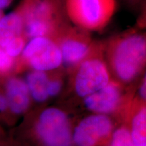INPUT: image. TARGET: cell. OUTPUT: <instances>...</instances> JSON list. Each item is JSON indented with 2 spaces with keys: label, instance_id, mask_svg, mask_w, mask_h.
Returning <instances> with one entry per match:
<instances>
[{
  "label": "cell",
  "instance_id": "5b68a950",
  "mask_svg": "<svg viewBox=\"0 0 146 146\" xmlns=\"http://www.w3.org/2000/svg\"><path fill=\"white\" fill-rule=\"evenodd\" d=\"M104 44L95 43L90 54L78 64L74 78L76 94L85 98L110 83V74L106 64L102 57Z\"/></svg>",
  "mask_w": 146,
  "mask_h": 146
},
{
  "label": "cell",
  "instance_id": "ac0fdd59",
  "mask_svg": "<svg viewBox=\"0 0 146 146\" xmlns=\"http://www.w3.org/2000/svg\"><path fill=\"white\" fill-rule=\"evenodd\" d=\"M0 146H23L14 135L12 128L0 123Z\"/></svg>",
  "mask_w": 146,
  "mask_h": 146
},
{
  "label": "cell",
  "instance_id": "9a60e30c",
  "mask_svg": "<svg viewBox=\"0 0 146 146\" xmlns=\"http://www.w3.org/2000/svg\"><path fill=\"white\" fill-rule=\"evenodd\" d=\"M111 146H135L130 130L125 127L116 129L112 135Z\"/></svg>",
  "mask_w": 146,
  "mask_h": 146
},
{
  "label": "cell",
  "instance_id": "ba28073f",
  "mask_svg": "<svg viewBox=\"0 0 146 146\" xmlns=\"http://www.w3.org/2000/svg\"><path fill=\"white\" fill-rule=\"evenodd\" d=\"M0 82L8 100L12 128L18 118L28 113L33 100L25 78L12 74Z\"/></svg>",
  "mask_w": 146,
  "mask_h": 146
},
{
  "label": "cell",
  "instance_id": "52a82bcc",
  "mask_svg": "<svg viewBox=\"0 0 146 146\" xmlns=\"http://www.w3.org/2000/svg\"><path fill=\"white\" fill-rule=\"evenodd\" d=\"M54 39L60 47L63 64L68 66L78 64L90 54L95 45L88 31L69 24L60 31Z\"/></svg>",
  "mask_w": 146,
  "mask_h": 146
},
{
  "label": "cell",
  "instance_id": "30bf717a",
  "mask_svg": "<svg viewBox=\"0 0 146 146\" xmlns=\"http://www.w3.org/2000/svg\"><path fill=\"white\" fill-rule=\"evenodd\" d=\"M121 96L119 86L110 81L106 86L84 98V103L87 109L96 114H109L117 109Z\"/></svg>",
  "mask_w": 146,
  "mask_h": 146
},
{
  "label": "cell",
  "instance_id": "8992f818",
  "mask_svg": "<svg viewBox=\"0 0 146 146\" xmlns=\"http://www.w3.org/2000/svg\"><path fill=\"white\" fill-rule=\"evenodd\" d=\"M20 58L31 70L44 72L56 70L63 64L59 45L50 36H37L28 40Z\"/></svg>",
  "mask_w": 146,
  "mask_h": 146
},
{
  "label": "cell",
  "instance_id": "7c38bea8",
  "mask_svg": "<svg viewBox=\"0 0 146 146\" xmlns=\"http://www.w3.org/2000/svg\"><path fill=\"white\" fill-rule=\"evenodd\" d=\"M50 76L47 72L31 70L27 74L26 82L32 100L38 103H43L50 98L48 86Z\"/></svg>",
  "mask_w": 146,
  "mask_h": 146
},
{
  "label": "cell",
  "instance_id": "9c48e42d",
  "mask_svg": "<svg viewBox=\"0 0 146 146\" xmlns=\"http://www.w3.org/2000/svg\"><path fill=\"white\" fill-rule=\"evenodd\" d=\"M113 129L110 118L96 114L85 118L76 126L72 139L77 146H95L107 138Z\"/></svg>",
  "mask_w": 146,
  "mask_h": 146
},
{
  "label": "cell",
  "instance_id": "4fadbf2b",
  "mask_svg": "<svg viewBox=\"0 0 146 146\" xmlns=\"http://www.w3.org/2000/svg\"><path fill=\"white\" fill-rule=\"evenodd\" d=\"M130 131L135 146H146V104L140 100L132 115Z\"/></svg>",
  "mask_w": 146,
  "mask_h": 146
},
{
  "label": "cell",
  "instance_id": "44dd1931",
  "mask_svg": "<svg viewBox=\"0 0 146 146\" xmlns=\"http://www.w3.org/2000/svg\"><path fill=\"white\" fill-rule=\"evenodd\" d=\"M134 28L139 29V30L146 29V5L145 8L137 14L135 26Z\"/></svg>",
  "mask_w": 146,
  "mask_h": 146
},
{
  "label": "cell",
  "instance_id": "e0dca14e",
  "mask_svg": "<svg viewBox=\"0 0 146 146\" xmlns=\"http://www.w3.org/2000/svg\"><path fill=\"white\" fill-rule=\"evenodd\" d=\"M0 123L8 128H12L8 100L1 82H0Z\"/></svg>",
  "mask_w": 146,
  "mask_h": 146
},
{
  "label": "cell",
  "instance_id": "2e32d148",
  "mask_svg": "<svg viewBox=\"0 0 146 146\" xmlns=\"http://www.w3.org/2000/svg\"><path fill=\"white\" fill-rule=\"evenodd\" d=\"M28 40L25 36H21L11 41L3 50L11 57L17 58L21 56Z\"/></svg>",
  "mask_w": 146,
  "mask_h": 146
},
{
  "label": "cell",
  "instance_id": "7a4b0ae2",
  "mask_svg": "<svg viewBox=\"0 0 146 146\" xmlns=\"http://www.w3.org/2000/svg\"><path fill=\"white\" fill-rule=\"evenodd\" d=\"M104 47L111 68L122 82L130 83L146 69V29L133 28Z\"/></svg>",
  "mask_w": 146,
  "mask_h": 146
},
{
  "label": "cell",
  "instance_id": "3957f363",
  "mask_svg": "<svg viewBox=\"0 0 146 146\" xmlns=\"http://www.w3.org/2000/svg\"><path fill=\"white\" fill-rule=\"evenodd\" d=\"M27 40L37 36L54 38L68 25L64 0H25L19 8Z\"/></svg>",
  "mask_w": 146,
  "mask_h": 146
},
{
  "label": "cell",
  "instance_id": "7402d4cb",
  "mask_svg": "<svg viewBox=\"0 0 146 146\" xmlns=\"http://www.w3.org/2000/svg\"><path fill=\"white\" fill-rule=\"evenodd\" d=\"M139 96L140 101L146 104V72L144 74L141 83L139 87Z\"/></svg>",
  "mask_w": 146,
  "mask_h": 146
},
{
  "label": "cell",
  "instance_id": "8fae6325",
  "mask_svg": "<svg viewBox=\"0 0 146 146\" xmlns=\"http://www.w3.org/2000/svg\"><path fill=\"white\" fill-rule=\"evenodd\" d=\"M24 27L23 16L19 8L3 15L0 20V47L3 49L13 39L25 36Z\"/></svg>",
  "mask_w": 146,
  "mask_h": 146
},
{
  "label": "cell",
  "instance_id": "d6986e66",
  "mask_svg": "<svg viewBox=\"0 0 146 146\" xmlns=\"http://www.w3.org/2000/svg\"><path fill=\"white\" fill-rule=\"evenodd\" d=\"M127 8L137 14L139 13L146 5V0H121Z\"/></svg>",
  "mask_w": 146,
  "mask_h": 146
},
{
  "label": "cell",
  "instance_id": "603a6c76",
  "mask_svg": "<svg viewBox=\"0 0 146 146\" xmlns=\"http://www.w3.org/2000/svg\"><path fill=\"white\" fill-rule=\"evenodd\" d=\"M12 0H0V10L8 8Z\"/></svg>",
  "mask_w": 146,
  "mask_h": 146
},
{
  "label": "cell",
  "instance_id": "5bb4252c",
  "mask_svg": "<svg viewBox=\"0 0 146 146\" xmlns=\"http://www.w3.org/2000/svg\"><path fill=\"white\" fill-rule=\"evenodd\" d=\"M16 67V58L11 57L0 47V79L10 74Z\"/></svg>",
  "mask_w": 146,
  "mask_h": 146
},
{
  "label": "cell",
  "instance_id": "ffe728a7",
  "mask_svg": "<svg viewBox=\"0 0 146 146\" xmlns=\"http://www.w3.org/2000/svg\"><path fill=\"white\" fill-rule=\"evenodd\" d=\"M62 83L58 78H50L48 86V94L50 98L58 96L61 91Z\"/></svg>",
  "mask_w": 146,
  "mask_h": 146
},
{
  "label": "cell",
  "instance_id": "277c9868",
  "mask_svg": "<svg viewBox=\"0 0 146 146\" xmlns=\"http://www.w3.org/2000/svg\"><path fill=\"white\" fill-rule=\"evenodd\" d=\"M116 6V0H64L68 19L88 31L104 28L114 15Z\"/></svg>",
  "mask_w": 146,
  "mask_h": 146
},
{
  "label": "cell",
  "instance_id": "6da1fadb",
  "mask_svg": "<svg viewBox=\"0 0 146 146\" xmlns=\"http://www.w3.org/2000/svg\"><path fill=\"white\" fill-rule=\"evenodd\" d=\"M12 129L23 146H71L72 141L68 116L56 107L43 108Z\"/></svg>",
  "mask_w": 146,
  "mask_h": 146
}]
</instances>
